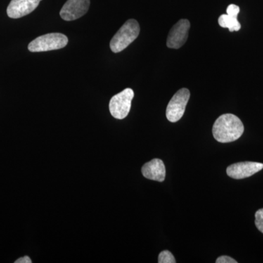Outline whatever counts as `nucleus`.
Masks as SVG:
<instances>
[{
    "label": "nucleus",
    "instance_id": "nucleus-1",
    "mask_svg": "<svg viewBox=\"0 0 263 263\" xmlns=\"http://www.w3.org/2000/svg\"><path fill=\"white\" fill-rule=\"evenodd\" d=\"M212 132L214 138L219 143H230L239 139L245 132V126L234 114H223L214 122Z\"/></svg>",
    "mask_w": 263,
    "mask_h": 263
},
{
    "label": "nucleus",
    "instance_id": "nucleus-2",
    "mask_svg": "<svg viewBox=\"0 0 263 263\" xmlns=\"http://www.w3.org/2000/svg\"><path fill=\"white\" fill-rule=\"evenodd\" d=\"M140 34V26L135 19H129L119 29L110 43L114 53H119L131 44Z\"/></svg>",
    "mask_w": 263,
    "mask_h": 263
},
{
    "label": "nucleus",
    "instance_id": "nucleus-3",
    "mask_svg": "<svg viewBox=\"0 0 263 263\" xmlns=\"http://www.w3.org/2000/svg\"><path fill=\"white\" fill-rule=\"evenodd\" d=\"M68 43V38L61 33H49L40 36L29 43V51L43 52L61 49Z\"/></svg>",
    "mask_w": 263,
    "mask_h": 263
},
{
    "label": "nucleus",
    "instance_id": "nucleus-4",
    "mask_svg": "<svg viewBox=\"0 0 263 263\" xmlns=\"http://www.w3.org/2000/svg\"><path fill=\"white\" fill-rule=\"evenodd\" d=\"M133 98L134 91L130 88H127L122 92L114 95L109 103V110L112 117L117 119H123L127 117L130 111Z\"/></svg>",
    "mask_w": 263,
    "mask_h": 263
},
{
    "label": "nucleus",
    "instance_id": "nucleus-5",
    "mask_svg": "<svg viewBox=\"0 0 263 263\" xmlns=\"http://www.w3.org/2000/svg\"><path fill=\"white\" fill-rule=\"evenodd\" d=\"M190 98V91L186 88L179 89L174 95L166 109V117L169 122H176L182 118Z\"/></svg>",
    "mask_w": 263,
    "mask_h": 263
},
{
    "label": "nucleus",
    "instance_id": "nucleus-6",
    "mask_svg": "<svg viewBox=\"0 0 263 263\" xmlns=\"http://www.w3.org/2000/svg\"><path fill=\"white\" fill-rule=\"evenodd\" d=\"M190 23L187 19H181L170 31L167 39V46L170 48L179 49L187 41Z\"/></svg>",
    "mask_w": 263,
    "mask_h": 263
},
{
    "label": "nucleus",
    "instance_id": "nucleus-7",
    "mask_svg": "<svg viewBox=\"0 0 263 263\" xmlns=\"http://www.w3.org/2000/svg\"><path fill=\"white\" fill-rule=\"evenodd\" d=\"M263 169V164L255 162H238L228 166L227 174L232 179H243L250 177Z\"/></svg>",
    "mask_w": 263,
    "mask_h": 263
},
{
    "label": "nucleus",
    "instance_id": "nucleus-8",
    "mask_svg": "<svg viewBox=\"0 0 263 263\" xmlns=\"http://www.w3.org/2000/svg\"><path fill=\"white\" fill-rule=\"evenodd\" d=\"M90 0H67L60 11V16L67 22L76 20L86 14Z\"/></svg>",
    "mask_w": 263,
    "mask_h": 263
},
{
    "label": "nucleus",
    "instance_id": "nucleus-9",
    "mask_svg": "<svg viewBox=\"0 0 263 263\" xmlns=\"http://www.w3.org/2000/svg\"><path fill=\"white\" fill-rule=\"evenodd\" d=\"M42 0H11L7 13L11 18H19L32 13Z\"/></svg>",
    "mask_w": 263,
    "mask_h": 263
},
{
    "label": "nucleus",
    "instance_id": "nucleus-10",
    "mask_svg": "<svg viewBox=\"0 0 263 263\" xmlns=\"http://www.w3.org/2000/svg\"><path fill=\"white\" fill-rule=\"evenodd\" d=\"M142 174L147 179L163 182L165 179L166 171L163 161L154 159L143 164L141 169Z\"/></svg>",
    "mask_w": 263,
    "mask_h": 263
},
{
    "label": "nucleus",
    "instance_id": "nucleus-11",
    "mask_svg": "<svg viewBox=\"0 0 263 263\" xmlns=\"http://www.w3.org/2000/svg\"><path fill=\"white\" fill-rule=\"evenodd\" d=\"M240 12V8L238 5H230L227 8V14L220 15L218 22L222 28H228L230 32L239 31L241 25L238 21V15Z\"/></svg>",
    "mask_w": 263,
    "mask_h": 263
},
{
    "label": "nucleus",
    "instance_id": "nucleus-12",
    "mask_svg": "<svg viewBox=\"0 0 263 263\" xmlns=\"http://www.w3.org/2000/svg\"><path fill=\"white\" fill-rule=\"evenodd\" d=\"M159 263H176V259L170 251L164 250L160 252L158 257Z\"/></svg>",
    "mask_w": 263,
    "mask_h": 263
},
{
    "label": "nucleus",
    "instance_id": "nucleus-13",
    "mask_svg": "<svg viewBox=\"0 0 263 263\" xmlns=\"http://www.w3.org/2000/svg\"><path fill=\"white\" fill-rule=\"evenodd\" d=\"M255 226L263 233V209H259L255 213Z\"/></svg>",
    "mask_w": 263,
    "mask_h": 263
},
{
    "label": "nucleus",
    "instance_id": "nucleus-14",
    "mask_svg": "<svg viewBox=\"0 0 263 263\" xmlns=\"http://www.w3.org/2000/svg\"><path fill=\"white\" fill-rule=\"evenodd\" d=\"M216 263H237L236 260L229 256H221L216 260Z\"/></svg>",
    "mask_w": 263,
    "mask_h": 263
},
{
    "label": "nucleus",
    "instance_id": "nucleus-15",
    "mask_svg": "<svg viewBox=\"0 0 263 263\" xmlns=\"http://www.w3.org/2000/svg\"><path fill=\"white\" fill-rule=\"evenodd\" d=\"M32 262V260L29 258L28 256H24V257H22V258H19L17 259V260L15 261V263H31Z\"/></svg>",
    "mask_w": 263,
    "mask_h": 263
}]
</instances>
